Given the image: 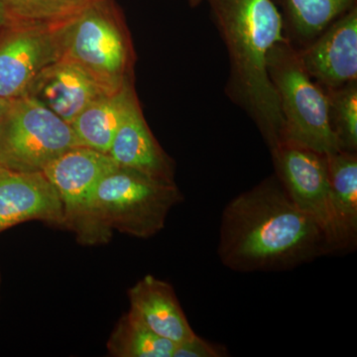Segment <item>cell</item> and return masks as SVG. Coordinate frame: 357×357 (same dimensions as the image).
<instances>
[{"mask_svg":"<svg viewBox=\"0 0 357 357\" xmlns=\"http://www.w3.org/2000/svg\"><path fill=\"white\" fill-rule=\"evenodd\" d=\"M332 252L325 232L295 206L276 175L223 210L218 255L234 271H286Z\"/></svg>","mask_w":357,"mask_h":357,"instance_id":"6da1fadb","label":"cell"},{"mask_svg":"<svg viewBox=\"0 0 357 357\" xmlns=\"http://www.w3.org/2000/svg\"><path fill=\"white\" fill-rule=\"evenodd\" d=\"M227 47V93L255 122L270 151L283 142L284 122L267 70V56L287 39L273 0H206Z\"/></svg>","mask_w":357,"mask_h":357,"instance_id":"7a4b0ae2","label":"cell"},{"mask_svg":"<svg viewBox=\"0 0 357 357\" xmlns=\"http://www.w3.org/2000/svg\"><path fill=\"white\" fill-rule=\"evenodd\" d=\"M267 70L283 117V142L324 155L342 151L331 126L326 91L310 76L288 39L270 49Z\"/></svg>","mask_w":357,"mask_h":357,"instance_id":"3957f363","label":"cell"},{"mask_svg":"<svg viewBox=\"0 0 357 357\" xmlns=\"http://www.w3.org/2000/svg\"><path fill=\"white\" fill-rule=\"evenodd\" d=\"M182 201V192L175 183L119 166L96 187L93 211L109 239L114 229L149 238L164 229L169 213Z\"/></svg>","mask_w":357,"mask_h":357,"instance_id":"277c9868","label":"cell"},{"mask_svg":"<svg viewBox=\"0 0 357 357\" xmlns=\"http://www.w3.org/2000/svg\"><path fill=\"white\" fill-rule=\"evenodd\" d=\"M62 58L110 93L129 84L130 45L112 0H95L65 25Z\"/></svg>","mask_w":357,"mask_h":357,"instance_id":"5b68a950","label":"cell"},{"mask_svg":"<svg viewBox=\"0 0 357 357\" xmlns=\"http://www.w3.org/2000/svg\"><path fill=\"white\" fill-rule=\"evenodd\" d=\"M82 146L70 123L27 96L7 100L0 116V165L16 173H43L72 148Z\"/></svg>","mask_w":357,"mask_h":357,"instance_id":"8992f818","label":"cell"},{"mask_svg":"<svg viewBox=\"0 0 357 357\" xmlns=\"http://www.w3.org/2000/svg\"><path fill=\"white\" fill-rule=\"evenodd\" d=\"M117 167L109 153L77 146L59 156L43 171L62 202L63 227L74 231L79 243L96 245L109 241L96 222L93 204L96 187Z\"/></svg>","mask_w":357,"mask_h":357,"instance_id":"52a82bcc","label":"cell"},{"mask_svg":"<svg viewBox=\"0 0 357 357\" xmlns=\"http://www.w3.org/2000/svg\"><path fill=\"white\" fill-rule=\"evenodd\" d=\"M275 175L301 211L325 232L333 252V223L326 155L292 143L271 150Z\"/></svg>","mask_w":357,"mask_h":357,"instance_id":"ba28073f","label":"cell"},{"mask_svg":"<svg viewBox=\"0 0 357 357\" xmlns=\"http://www.w3.org/2000/svg\"><path fill=\"white\" fill-rule=\"evenodd\" d=\"M66 24L56 27L8 26V31L0 37L1 100L24 95L42 70L62 59Z\"/></svg>","mask_w":357,"mask_h":357,"instance_id":"9c48e42d","label":"cell"},{"mask_svg":"<svg viewBox=\"0 0 357 357\" xmlns=\"http://www.w3.org/2000/svg\"><path fill=\"white\" fill-rule=\"evenodd\" d=\"M297 51L310 76L325 91L356 83L357 6Z\"/></svg>","mask_w":357,"mask_h":357,"instance_id":"30bf717a","label":"cell"},{"mask_svg":"<svg viewBox=\"0 0 357 357\" xmlns=\"http://www.w3.org/2000/svg\"><path fill=\"white\" fill-rule=\"evenodd\" d=\"M29 220L63 227V204L43 173L0 172V232Z\"/></svg>","mask_w":357,"mask_h":357,"instance_id":"8fae6325","label":"cell"},{"mask_svg":"<svg viewBox=\"0 0 357 357\" xmlns=\"http://www.w3.org/2000/svg\"><path fill=\"white\" fill-rule=\"evenodd\" d=\"M107 93L110 91H105L86 70L62 58L42 70L23 96L41 103L70 124L89 103Z\"/></svg>","mask_w":357,"mask_h":357,"instance_id":"7c38bea8","label":"cell"},{"mask_svg":"<svg viewBox=\"0 0 357 357\" xmlns=\"http://www.w3.org/2000/svg\"><path fill=\"white\" fill-rule=\"evenodd\" d=\"M109 154L119 166L163 182L175 183L172 161L148 128L136 96L115 133Z\"/></svg>","mask_w":357,"mask_h":357,"instance_id":"4fadbf2b","label":"cell"},{"mask_svg":"<svg viewBox=\"0 0 357 357\" xmlns=\"http://www.w3.org/2000/svg\"><path fill=\"white\" fill-rule=\"evenodd\" d=\"M128 297V314L159 337L177 344L196 335L170 284L147 275L129 289Z\"/></svg>","mask_w":357,"mask_h":357,"instance_id":"5bb4252c","label":"cell"},{"mask_svg":"<svg viewBox=\"0 0 357 357\" xmlns=\"http://www.w3.org/2000/svg\"><path fill=\"white\" fill-rule=\"evenodd\" d=\"M331 188L333 251L347 250L357 241V154L342 151L326 155Z\"/></svg>","mask_w":357,"mask_h":357,"instance_id":"9a60e30c","label":"cell"},{"mask_svg":"<svg viewBox=\"0 0 357 357\" xmlns=\"http://www.w3.org/2000/svg\"><path fill=\"white\" fill-rule=\"evenodd\" d=\"M134 98L128 84L119 91L103 93L82 110L70 123L82 146L109 153L115 133Z\"/></svg>","mask_w":357,"mask_h":357,"instance_id":"2e32d148","label":"cell"},{"mask_svg":"<svg viewBox=\"0 0 357 357\" xmlns=\"http://www.w3.org/2000/svg\"><path fill=\"white\" fill-rule=\"evenodd\" d=\"M284 32L296 49L311 43L344 14L357 6V0H273Z\"/></svg>","mask_w":357,"mask_h":357,"instance_id":"e0dca14e","label":"cell"},{"mask_svg":"<svg viewBox=\"0 0 357 357\" xmlns=\"http://www.w3.org/2000/svg\"><path fill=\"white\" fill-rule=\"evenodd\" d=\"M8 26L56 27L74 20L95 0H0Z\"/></svg>","mask_w":357,"mask_h":357,"instance_id":"ac0fdd59","label":"cell"},{"mask_svg":"<svg viewBox=\"0 0 357 357\" xmlns=\"http://www.w3.org/2000/svg\"><path fill=\"white\" fill-rule=\"evenodd\" d=\"M174 349V342L159 337L128 312L107 342V351L115 357H172Z\"/></svg>","mask_w":357,"mask_h":357,"instance_id":"d6986e66","label":"cell"},{"mask_svg":"<svg viewBox=\"0 0 357 357\" xmlns=\"http://www.w3.org/2000/svg\"><path fill=\"white\" fill-rule=\"evenodd\" d=\"M333 133L344 151H357V82L326 91Z\"/></svg>","mask_w":357,"mask_h":357,"instance_id":"ffe728a7","label":"cell"},{"mask_svg":"<svg viewBox=\"0 0 357 357\" xmlns=\"http://www.w3.org/2000/svg\"><path fill=\"white\" fill-rule=\"evenodd\" d=\"M227 356V351L220 345L195 335L190 340L175 344L172 357H222Z\"/></svg>","mask_w":357,"mask_h":357,"instance_id":"44dd1931","label":"cell"},{"mask_svg":"<svg viewBox=\"0 0 357 357\" xmlns=\"http://www.w3.org/2000/svg\"><path fill=\"white\" fill-rule=\"evenodd\" d=\"M4 26H8V20H7L6 9L0 1V29Z\"/></svg>","mask_w":357,"mask_h":357,"instance_id":"7402d4cb","label":"cell"},{"mask_svg":"<svg viewBox=\"0 0 357 357\" xmlns=\"http://www.w3.org/2000/svg\"><path fill=\"white\" fill-rule=\"evenodd\" d=\"M188 3L190 4V6L197 7L199 6L202 2L204 1V0H187Z\"/></svg>","mask_w":357,"mask_h":357,"instance_id":"603a6c76","label":"cell"},{"mask_svg":"<svg viewBox=\"0 0 357 357\" xmlns=\"http://www.w3.org/2000/svg\"><path fill=\"white\" fill-rule=\"evenodd\" d=\"M6 103L7 100L0 98V116H1L2 112H3L4 109H6Z\"/></svg>","mask_w":357,"mask_h":357,"instance_id":"cb8c5ba5","label":"cell"},{"mask_svg":"<svg viewBox=\"0 0 357 357\" xmlns=\"http://www.w3.org/2000/svg\"><path fill=\"white\" fill-rule=\"evenodd\" d=\"M3 170H6V169L2 168L1 165H0V172H1V171H3Z\"/></svg>","mask_w":357,"mask_h":357,"instance_id":"d4e9b609","label":"cell"}]
</instances>
